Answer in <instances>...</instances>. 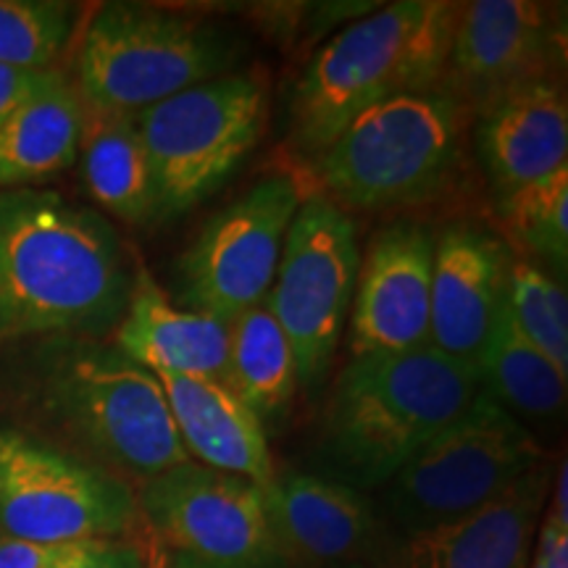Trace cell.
<instances>
[{
  "instance_id": "obj_6",
  "label": "cell",
  "mask_w": 568,
  "mask_h": 568,
  "mask_svg": "<svg viewBox=\"0 0 568 568\" xmlns=\"http://www.w3.org/2000/svg\"><path fill=\"white\" fill-rule=\"evenodd\" d=\"M268 95L251 74H222L140 111L155 219L187 213L237 172L264 134Z\"/></svg>"
},
{
  "instance_id": "obj_12",
  "label": "cell",
  "mask_w": 568,
  "mask_h": 568,
  "mask_svg": "<svg viewBox=\"0 0 568 568\" xmlns=\"http://www.w3.org/2000/svg\"><path fill=\"white\" fill-rule=\"evenodd\" d=\"M138 508L163 548L213 568H268L280 558L264 489L251 479L187 460L142 481Z\"/></svg>"
},
{
  "instance_id": "obj_25",
  "label": "cell",
  "mask_w": 568,
  "mask_h": 568,
  "mask_svg": "<svg viewBox=\"0 0 568 568\" xmlns=\"http://www.w3.org/2000/svg\"><path fill=\"white\" fill-rule=\"evenodd\" d=\"M497 211L514 243L566 272L568 166L510 190L506 195H497Z\"/></svg>"
},
{
  "instance_id": "obj_30",
  "label": "cell",
  "mask_w": 568,
  "mask_h": 568,
  "mask_svg": "<svg viewBox=\"0 0 568 568\" xmlns=\"http://www.w3.org/2000/svg\"><path fill=\"white\" fill-rule=\"evenodd\" d=\"M61 71H21L11 67H0V124L19 109L27 98L45 88Z\"/></svg>"
},
{
  "instance_id": "obj_1",
  "label": "cell",
  "mask_w": 568,
  "mask_h": 568,
  "mask_svg": "<svg viewBox=\"0 0 568 568\" xmlns=\"http://www.w3.org/2000/svg\"><path fill=\"white\" fill-rule=\"evenodd\" d=\"M130 290L119 234L98 213L42 190L0 197V339L103 332Z\"/></svg>"
},
{
  "instance_id": "obj_26",
  "label": "cell",
  "mask_w": 568,
  "mask_h": 568,
  "mask_svg": "<svg viewBox=\"0 0 568 568\" xmlns=\"http://www.w3.org/2000/svg\"><path fill=\"white\" fill-rule=\"evenodd\" d=\"M74 19V6L59 0H0V67L53 71Z\"/></svg>"
},
{
  "instance_id": "obj_23",
  "label": "cell",
  "mask_w": 568,
  "mask_h": 568,
  "mask_svg": "<svg viewBox=\"0 0 568 568\" xmlns=\"http://www.w3.org/2000/svg\"><path fill=\"white\" fill-rule=\"evenodd\" d=\"M222 382L261 424L280 418L293 403L301 385L293 345L266 301L230 322V353Z\"/></svg>"
},
{
  "instance_id": "obj_11",
  "label": "cell",
  "mask_w": 568,
  "mask_h": 568,
  "mask_svg": "<svg viewBox=\"0 0 568 568\" xmlns=\"http://www.w3.org/2000/svg\"><path fill=\"white\" fill-rule=\"evenodd\" d=\"M301 203L293 176L272 174L219 211L180 258L184 308L230 324L264 303Z\"/></svg>"
},
{
  "instance_id": "obj_18",
  "label": "cell",
  "mask_w": 568,
  "mask_h": 568,
  "mask_svg": "<svg viewBox=\"0 0 568 568\" xmlns=\"http://www.w3.org/2000/svg\"><path fill=\"white\" fill-rule=\"evenodd\" d=\"M264 508L276 552L303 566L351 564L372 545L364 497L339 481L311 474H276L264 487Z\"/></svg>"
},
{
  "instance_id": "obj_29",
  "label": "cell",
  "mask_w": 568,
  "mask_h": 568,
  "mask_svg": "<svg viewBox=\"0 0 568 568\" xmlns=\"http://www.w3.org/2000/svg\"><path fill=\"white\" fill-rule=\"evenodd\" d=\"M95 542H32L0 535V568H74Z\"/></svg>"
},
{
  "instance_id": "obj_21",
  "label": "cell",
  "mask_w": 568,
  "mask_h": 568,
  "mask_svg": "<svg viewBox=\"0 0 568 568\" xmlns=\"http://www.w3.org/2000/svg\"><path fill=\"white\" fill-rule=\"evenodd\" d=\"M84 105L63 74L27 98L0 124V187L42 182L80 155Z\"/></svg>"
},
{
  "instance_id": "obj_32",
  "label": "cell",
  "mask_w": 568,
  "mask_h": 568,
  "mask_svg": "<svg viewBox=\"0 0 568 568\" xmlns=\"http://www.w3.org/2000/svg\"><path fill=\"white\" fill-rule=\"evenodd\" d=\"M142 552H145V568H169V550L148 529L142 539Z\"/></svg>"
},
{
  "instance_id": "obj_22",
  "label": "cell",
  "mask_w": 568,
  "mask_h": 568,
  "mask_svg": "<svg viewBox=\"0 0 568 568\" xmlns=\"http://www.w3.org/2000/svg\"><path fill=\"white\" fill-rule=\"evenodd\" d=\"M90 195L105 211L130 224L155 219L148 153L134 116L84 109L80 155Z\"/></svg>"
},
{
  "instance_id": "obj_10",
  "label": "cell",
  "mask_w": 568,
  "mask_h": 568,
  "mask_svg": "<svg viewBox=\"0 0 568 568\" xmlns=\"http://www.w3.org/2000/svg\"><path fill=\"white\" fill-rule=\"evenodd\" d=\"M138 521V500L122 479L19 432H0L3 537L32 542H95L122 539Z\"/></svg>"
},
{
  "instance_id": "obj_5",
  "label": "cell",
  "mask_w": 568,
  "mask_h": 568,
  "mask_svg": "<svg viewBox=\"0 0 568 568\" xmlns=\"http://www.w3.org/2000/svg\"><path fill=\"white\" fill-rule=\"evenodd\" d=\"M234 61L216 27L159 6L109 3L90 19L77 51L84 109L138 116L195 84L222 77Z\"/></svg>"
},
{
  "instance_id": "obj_19",
  "label": "cell",
  "mask_w": 568,
  "mask_h": 568,
  "mask_svg": "<svg viewBox=\"0 0 568 568\" xmlns=\"http://www.w3.org/2000/svg\"><path fill=\"white\" fill-rule=\"evenodd\" d=\"M155 379L190 460L251 479L261 489L276 477L264 424L222 379L176 374Z\"/></svg>"
},
{
  "instance_id": "obj_27",
  "label": "cell",
  "mask_w": 568,
  "mask_h": 568,
  "mask_svg": "<svg viewBox=\"0 0 568 568\" xmlns=\"http://www.w3.org/2000/svg\"><path fill=\"white\" fill-rule=\"evenodd\" d=\"M508 311L524 337L568 374V297L566 287L527 258L510 261Z\"/></svg>"
},
{
  "instance_id": "obj_9",
  "label": "cell",
  "mask_w": 568,
  "mask_h": 568,
  "mask_svg": "<svg viewBox=\"0 0 568 568\" xmlns=\"http://www.w3.org/2000/svg\"><path fill=\"white\" fill-rule=\"evenodd\" d=\"M51 406L92 450L134 477L187 464L155 374L119 351H80L51 379Z\"/></svg>"
},
{
  "instance_id": "obj_28",
  "label": "cell",
  "mask_w": 568,
  "mask_h": 568,
  "mask_svg": "<svg viewBox=\"0 0 568 568\" xmlns=\"http://www.w3.org/2000/svg\"><path fill=\"white\" fill-rule=\"evenodd\" d=\"M529 568H568V471L566 460H560L548 514L539 521L535 552Z\"/></svg>"
},
{
  "instance_id": "obj_31",
  "label": "cell",
  "mask_w": 568,
  "mask_h": 568,
  "mask_svg": "<svg viewBox=\"0 0 568 568\" xmlns=\"http://www.w3.org/2000/svg\"><path fill=\"white\" fill-rule=\"evenodd\" d=\"M74 568H145V552L142 542L101 539Z\"/></svg>"
},
{
  "instance_id": "obj_35",
  "label": "cell",
  "mask_w": 568,
  "mask_h": 568,
  "mask_svg": "<svg viewBox=\"0 0 568 568\" xmlns=\"http://www.w3.org/2000/svg\"><path fill=\"white\" fill-rule=\"evenodd\" d=\"M351 568H355V566H351Z\"/></svg>"
},
{
  "instance_id": "obj_7",
  "label": "cell",
  "mask_w": 568,
  "mask_h": 568,
  "mask_svg": "<svg viewBox=\"0 0 568 568\" xmlns=\"http://www.w3.org/2000/svg\"><path fill=\"white\" fill-rule=\"evenodd\" d=\"M545 460L537 439L487 393L387 479V506L410 535L445 527L508 493Z\"/></svg>"
},
{
  "instance_id": "obj_14",
  "label": "cell",
  "mask_w": 568,
  "mask_h": 568,
  "mask_svg": "<svg viewBox=\"0 0 568 568\" xmlns=\"http://www.w3.org/2000/svg\"><path fill=\"white\" fill-rule=\"evenodd\" d=\"M435 237L418 224H395L372 240L358 266L351 305L353 358L429 345Z\"/></svg>"
},
{
  "instance_id": "obj_8",
  "label": "cell",
  "mask_w": 568,
  "mask_h": 568,
  "mask_svg": "<svg viewBox=\"0 0 568 568\" xmlns=\"http://www.w3.org/2000/svg\"><path fill=\"white\" fill-rule=\"evenodd\" d=\"M361 251L347 211L324 195L303 197L266 305L293 345L297 382L318 387L332 368L358 280Z\"/></svg>"
},
{
  "instance_id": "obj_33",
  "label": "cell",
  "mask_w": 568,
  "mask_h": 568,
  "mask_svg": "<svg viewBox=\"0 0 568 568\" xmlns=\"http://www.w3.org/2000/svg\"><path fill=\"white\" fill-rule=\"evenodd\" d=\"M169 568H213V566L201 564V560L187 558V556H180V552L169 550Z\"/></svg>"
},
{
  "instance_id": "obj_13",
  "label": "cell",
  "mask_w": 568,
  "mask_h": 568,
  "mask_svg": "<svg viewBox=\"0 0 568 568\" xmlns=\"http://www.w3.org/2000/svg\"><path fill=\"white\" fill-rule=\"evenodd\" d=\"M564 38L552 6L531 0L460 3L443 88L477 113L510 90L556 77Z\"/></svg>"
},
{
  "instance_id": "obj_34",
  "label": "cell",
  "mask_w": 568,
  "mask_h": 568,
  "mask_svg": "<svg viewBox=\"0 0 568 568\" xmlns=\"http://www.w3.org/2000/svg\"><path fill=\"white\" fill-rule=\"evenodd\" d=\"M0 197H3V193H0Z\"/></svg>"
},
{
  "instance_id": "obj_15",
  "label": "cell",
  "mask_w": 568,
  "mask_h": 568,
  "mask_svg": "<svg viewBox=\"0 0 568 568\" xmlns=\"http://www.w3.org/2000/svg\"><path fill=\"white\" fill-rule=\"evenodd\" d=\"M508 247L477 226H447L432 261L429 345L477 372L508 305Z\"/></svg>"
},
{
  "instance_id": "obj_16",
  "label": "cell",
  "mask_w": 568,
  "mask_h": 568,
  "mask_svg": "<svg viewBox=\"0 0 568 568\" xmlns=\"http://www.w3.org/2000/svg\"><path fill=\"white\" fill-rule=\"evenodd\" d=\"M548 487L550 466L542 460L489 506L410 535L395 568H529Z\"/></svg>"
},
{
  "instance_id": "obj_20",
  "label": "cell",
  "mask_w": 568,
  "mask_h": 568,
  "mask_svg": "<svg viewBox=\"0 0 568 568\" xmlns=\"http://www.w3.org/2000/svg\"><path fill=\"white\" fill-rule=\"evenodd\" d=\"M116 351L151 374L222 379L230 353V324L169 301L140 268L116 324Z\"/></svg>"
},
{
  "instance_id": "obj_3",
  "label": "cell",
  "mask_w": 568,
  "mask_h": 568,
  "mask_svg": "<svg viewBox=\"0 0 568 568\" xmlns=\"http://www.w3.org/2000/svg\"><path fill=\"white\" fill-rule=\"evenodd\" d=\"M481 393L474 368L432 345L353 358L326 408V456L361 485H382L460 422Z\"/></svg>"
},
{
  "instance_id": "obj_4",
  "label": "cell",
  "mask_w": 568,
  "mask_h": 568,
  "mask_svg": "<svg viewBox=\"0 0 568 568\" xmlns=\"http://www.w3.org/2000/svg\"><path fill=\"white\" fill-rule=\"evenodd\" d=\"M474 113L445 88L374 105L314 155L324 197L347 211L432 201L464 161Z\"/></svg>"
},
{
  "instance_id": "obj_2",
  "label": "cell",
  "mask_w": 568,
  "mask_h": 568,
  "mask_svg": "<svg viewBox=\"0 0 568 568\" xmlns=\"http://www.w3.org/2000/svg\"><path fill=\"white\" fill-rule=\"evenodd\" d=\"M458 9L400 0L326 40L295 88V145L314 159L374 105L443 88Z\"/></svg>"
},
{
  "instance_id": "obj_17",
  "label": "cell",
  "mask_w": 568,
  "mask_h": 568,
  "mask_svg": "<svg viewBox=\"0 0 568 568\" xmlns=\"http://www.w3.org/2000/svg\"><path fill=\"white\" fill-rule=\"evenodd\" d=\"M471 138L497 195L568 166V103L558 77L495 98L474 113Z\"/></svg>"
},
{
  "instance_id": "obj_24",
  "label": "cell",
  "mask_w": 568,
  "mask_h": 568,
  "mask_svg": "<svg viewBox=\"0 0 568 568\" xmlns=\"http://www.w3.org/2000/svg\"><path fill=\"white\" fill-rule=\"evenodd\" d=\"M481 389L497 406L531 418H550L566 406L568 374L518 332L508 305L477 366Z\"/></svg>"
}]
</instances>
